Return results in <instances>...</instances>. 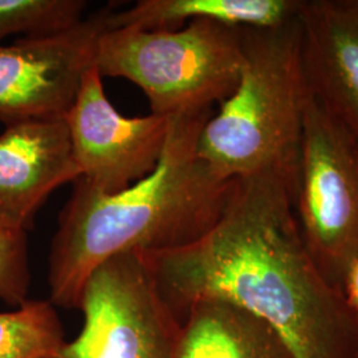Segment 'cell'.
I'll return each instance as SVG.
<instances>
[{
  "label": "cell",
  "mask_w": 358,
  "mask_h": 358,
  "mask_svg": "<svg viewBox=\"0 0 358 358\" xmlns=\"http://www.w3.org/2000/svg\"><path fill=\"white\" fill-rule=\"evenodd\" d=\"M294 192L282 177L236 179L202 238L142 255L180 321L194 303L219 300L264 321L296 358H356L358 322L308 251Z\"/></svg>",
  "instance_id": "6da1fadb"
},
{
  "label": "cell",
  "mask_w": 358,
  "mask_h": 358,
  "mask_svg": "<svg viewBox=\"0 0 358 358\" xmlns=\"http://www.w3.org/2000/svg\"><path fill=\"white\" fill-rule=\"evenodd\" d=\"M213 110L171 118L166 146L152 174L113 194L75 180L48 257L50 301L77 308L90 273L125 252H162L189 245L211 230L235 180L222 178L198 154Z\"/></svg>",
  "instance_id": "7a4b0ae2"
},
{
  "label": "cell",
  "mask_w": 358,
  "mask_h": 358,
  "mask_svg": "<svg viewBox=\"0 0 358 358\" xmlns=\"http://www.w3.org/2000/svg\"><path fill=\"white\" fill-rule=\"evenodd\" d=\"M243 66L198 140V154L224 179L282 177L296 183L310 92L297 16L276 28H242Z\"/></svg>",
  "instance_id": "3957f363"
},
{
  "label": "cell",
  "mask_w": 358,
  "mask_h": 358,
  "mask_svg": "<svg viewBox=\"0 0 358 358\" xmlns=\"http://www.w3.org/2000/svg\"><path fill=\"white\" fill-rule=\"evenodd\" d=\"M242 29L192 20L176 31L110 28L94 65L146 94L153 115L174 118L213 110L238 85L243 66Z\"/></svg>",
  "instance_id": "277c9868"
},
{
  "label": "cell",
  "mask_w": 358,
  "mask_h": 358,
  "mask_svg": "<svg viewBox=\"0 0 358 358\" xmlns=\"http://www.w3.org/2000/svg\"><path fill=\"white\" fill-rule=\"evenodd\" d=\"M294 210L308 251L341 292L358 259V140L312 94L304 115Z\"/></svg>",
  "instance_id": "5b68a950"
},
{
  "label": "cell",
  "mask_w": 358,
  "mask_h": 358,
  "mask_svg": "<svg viewBox=\"0 0 358 358\" xmlns=\"http://www.w3.org/2000/svg\"><path fill=\"white\" fill-rule=\"evenodd\" d=\"M78 309L84 327L60 358H177L182 322L141 252H125L90 273Z\"/></svg>",
  "instance_id": "8992f818"
},
{
  "label": "cell",
  "mask_w": 358,
  "mask_h": 358,
  "mask_svg": "<svg viewBox=\"0 0 358 358\" xmlns=\"http://www.w3.org/2000/svg\"><path fill=\"white\" fill-rule=\"evenodd\" d=\"M112 11L109 4L63 34L0 45V122L64 118L110 29Z\"/></svg>",
  "instance_id": "52a82bcc"
},
{
  "label": "cell",
  "mask_w": 358,
  "mask_h": 358,
  "mask_svg": "<svg viewBox=\"0 0 358 358\" xmlns=\"http://www.w3.org/2000/svg\"><path fill=\"white\" fill-rule=\"evenodd\" d=\"M73 155L90 187L113 194L152 174L166 146L171 118L121 115L103 90L93 65L84 73L65 115Z\"/></svg>",
  "instance_id": "ba28073f"
},
{
  "label": "cell",
  "mask_w": 358,
  "mask_h": 358,
  "mask_svg": "<svg viewBox=\"0 0 358 358\" xmlns=\"http://www.w3.org/2000/svg\"><path fill=\"white\" fill-rule=\"evenodd\" d=\"M80 177L65 118L6 127L0 134V223L29 230L52 192Z\"/></svg>",
  "instance_id": "9c48e42d"
},
{
  "label": "cell",
  "mask_w": 358,
  "mask_h": 358,
  "mask_svg": "<svg viewBox=\"0 0 358 358\" xmlns=\"http://www.w3.org/2000/svg\"><path fill=\"white\" fill-rule=\"evenodd\" d=\"M297 19L312 97L358 140V0H301Z\"/></svg>",
  "instance_id": "30bf717a"
},
{
  "label": "cell",
  "mask_w": 358,
  "mask_h": 358,
  "mask_svg": "<svg viewBox=\"0 0 358 358\" xmlns=\"http://www.w3.org/2000/svg\"><path fill=\"white\" fill-rule=\"evenodd\" d=\"M180 322L177 358H296L264 321L224 301H196Z\"/></svg>",
  "instance_id": "8fae6325"
},
{
  "label": "cell",
  "mask_w": 358,
  "mask_h": 358,
  "mask_svg": "<svg viewBox=\"0 0 358 358\" xmlns=\"http://www.w3.org/2000/svg\"><path fill=\"white\" fill-rule=\"evenodd\" d=\"M301 0H140L124 11H112L110 28L176 31L192 20H210L232 28L268 29L299 13Z\"/></svg>",
  "instance_id": "7c38bea8"
},
{
  "label": "cell",
  "mask_w": 358,
  "mask_h": 358,
  "mask_svg": "<svg viewBox=\"0 0 358 358\" xmlns=\"http://www.w3.org/2000/svg\"><path fill=\"white\" fill-rule=\"evenodd\" d=\"M65 343L50 300H27L11 312H0V358H60Z\"/></svg>",
  "instance_id": "4fadbf2b"
},
{
  "label": "cell",
  "mask_w": 358,
  "mask_h": 358,
  "mask_svg": "<svg viewBox=\"0 0 358 358\" xmlns=\"http://www.w3.org/2000/svg\"><path fill=\"white\" fill-rule=\"evenodd\" d=\"M84 0H0V41L63 34L84 20Z\"/></svg>",
  "instance_id": "5bb4252c"
},
{
  "label": "cell",
  "mask_w": 358,
  "mask_h": 358,
  "mask_svg": "<svg viewBox=\"0 0 358 358\" xmlns=\"http://www.w3.org/2000/svg\"><path fill=\"white\" fill-rule=\"evenodd\" d=\"M31 271L27 231L0 223V299L13 307L28 300Z\"/></svg>",
  "instance_id": "9a60e30c"
},
{
  "label": "cell",
  "mask_w": 358,
  "mask_h": 358,
  "mask_svg": "<svg viewBox=\"0 0 358 358\" xmlns=\"http://www.w3.org/2000/svg\"><path fill=\"white\" fill-rule=\"evenodd\" d=\"M341 294L350 313L358 322V259L348 268L341 285Z\"/></svg>",
  "instance_id": "2e32d148"
},
{
  "label": "cell",
  "mask_w": 358,
  "mask_h": 358,
  "mask_svg": "<svg viewBox=\"0 0 358 358\" xmlns=\"http://www.w3.org/2000/svg\"><path fill=\"white\" fill-rule=\"evenodd\" d=\"M356 358H358V355H357V357H356Z\"/></svg>",
  "instance_id": "e0dca14e"
}]
</instances>
